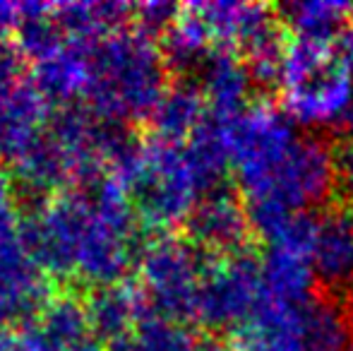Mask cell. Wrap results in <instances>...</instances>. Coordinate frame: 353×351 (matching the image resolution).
Instances as JSON below:
<instances>
[{
	"label": "cell",
	"instance_id": "obj_1",
	"mask_svg": "<svg viewBox=\"0 0 353 351\" xmlns=\"http://www.w3.org/2000/svg\"><path fill=\"white\" fill-rule=\"evenodd\" d=\"M37 263L63 277L111 286L125 274L135 253V226L125 192L116 183L70 192L43 207L29 226Z\"/></svg>",
	"mask_w": 353,
	"mask_h": 351
},
{
	"label": "cell",
	"instance_id": "obj_2",
	"mask_svg": "<svg viewBox=\"0 0 353 351\" xmlns=\"http://www.w3.org/2000/svg\"><path fill=\"white\" fill-rule=\"evenodd\" d=\"M281 97L293 123L339 130L353 106V72L330 43L291 39L283 58Z\"/></svg>",
	"mask_w": 353,
	"mask_h": 351
},
{
	"label": "cell",
	"instance_id": "obj_3",
	"mask_svg": "<svg viewBox=\"0 0 353 351\" xmlns=\"http://www.w3.org/2000/svg\"><path fill=\"white\" fill-rule=\"evenodd\" d=\"M101 111L116 113L118 121L152 113L163 92L161 58L140 37H113L87 63V85Z\"/></svg>",
	"mask_w": 353,
	"mask_h": 351
},
{
	"label": "cell",
	"instance_id": "obj_4",
	"mask_svg": "<svg viewBox=\"0 0 353 351\" xmlns=\"http://www.w3.org/2000/svg\"><path fill=\"white\" fill-rule=\"evenodd\" d=\"M296 123L283 108L272 103L248 106L241 116L228 123L231 166L245 200L262 197L270 190L276 169L298 142Z\"/></svg>",
	"mask_w": 353,
	"mask_h": 351
},
{
	"label": "cell",
	"instance_id": "obj_5",
	"mask_svg": "<svg viewBox=\"0 0 353 351\" xmlns=\"http://www.w3.org/2000/svg\"><path fill=\"white\" fill-rule=\"evenodd\" d=\"M262 301L260 258L250 248L228 258L210 255L197 291L195 320L212 332L236 330Z\"/></svg>",
	"mask_w": 353,
	"mask_h": 351
},
{
	"label": "cell",
	"instance_id": "obj_6",
	"mask_svg": "<svg viewBox=\"0 0 353 351\" xmlns=\"http://www.w3.org/2000/svg\"><path fill=\"white\" fill-rule=\"evenodd\" d=\"M207 258L190 241H157L142 260L144 284L154 310L173 320L195 318L197 291Z\"/></svg>",
	"mask_w": 353,
	"mask_h": 351
},
{
	"label": "cell",
	"instance_id": "obj_7",
	"mask_svg": "<svg viewBox=\"0 0 353 351\" xmlns=\"http://www.w3.org/2000/svg\"><path fill=\"white\" fill-rule=\"evenodd\" d=\"M334 195L336 174L330 140L320 135H301L262 197H274L296 212H310V207L325 205Z\"/></svg>",
	"mask_w": 353,
	"mask_h": 351
},
{
	"label": "cell",
	"instance_id": "obj_8",
	"mask_svg": "<svg viewBox=\"0 0 353 351\" xmlns=\"http://www.w3.org/2000/svg\"><path fill=\"white\" fill-rule=\"evenodd\" d=\"M188 239L202 253L214 258L243 253L250 248V224L245 214V200L241 192L221 185L207 192L185 219Z\"/></svg>",
	"mask_w": 353,
	"mask_h": 351
},
{
	"label": "cell",
	"instance_id": "obj_9",
	"mask_svg": "<svg viewBox=\"0 0 353 351\" xmlns=\"http://www.w3.org/2000/svg\"><path fill=\"white\" fill-rule=\"evenodd\" d=\"M315 279L330 294L353 289V210L334 202L317 217V239L310 255Z\"/></svg>",
	"mask_w": 353,
	"mask_h": 351
},
{
	"label": "cell",
	"instance_id": "obj_10",
	"mask_svg": "<svg viewBox=\"0 0 353 351\" xmlns=\"http://www.w3.org/2000/svg\"><path fill=\"white\" fill-rule=\"evenodd\" d=\"M197 70H200L197 87L212 116L233 121L245 111L252 92V80L245 61L236 51L214 46Z\"/></svg>",
	"mask_w": 353,
	"mask_h": 351
},
{
	"label": "cell",
	"instance_id": "obj_11",
	"mask_svg": "<svg viewBox=\"0 0 353 351\" xmlns=\"http://www.w3.org/2000/svg\"><path fill=\"white\" fill-rule=\"evenodd\" d=\"M301 308L260 301L255 313L233 330L231 351H303Z\"/></svg>",
	"mask_w": 353,
	"mask_h": 351
},
{
	"label": "cell",
	"instance_id": "obj_12",
	"mask_svg": "<svg viewBox=\"0 0 353 351\" xmlns=\"http://www.w3.org/2000/svg\"><path fill=\"white\" fill-rule=\"evenodd\" d=\"M303 351H346L353 339V320L344 296L317 294L301 308Z\"/></svg>",
	"mask_w": 353,
	"mask_h": 351
},
{
	"label": "cell",
	"instance_id": "obj_13",
	"mask_svg": "<svg viewBox=\"0 0 353 351\" xmlns=\"http://www.w3.org/2000/svg\"><path fill=\"white\" fill-rule=\"evenodd\" d=\"M262 301L301 308L315 296V272L310 260L286 253L281 248H267L260 260Z\"/></svg>",
	"mask_w": 353,
	"mask_h": 351
},
{
	"label": "cell",
	"instance_id": "obj_14",
	"mask_svg": "<svg viewBox=\"0 0 353 351\" xmlns=\"http://www.w3.org/2000/svg\"><path fill=\"white\" fill-rule=\"evenodd\" d=\"M281 24L296 39L334 46L353 17V5L341 0H293L276 8Z\"/></svg>",
	"mask_w": 353,
	"mask_h": 351
},
{
	"label": "cell",
	"instance_id": "obj_15",
	"mask_svg": "<svg viewBox=\"0 0 353 351\" xmlns=\"http://www.w3.org/2000/svg\"><path fill=\"white\" fill-rule=\"evenodd\" d=\"M202 339L181 320L152 308L144 310L135 325L111 339V351H200Z\"/></svg>",
	"mask_w": 353,
	"mask_h": 351
},
{
	"label": "cell",
	"instance_id": "obj_16",
	"mask_svg": "<svg viewBox=\"0 0 353 351\" xmlns=\"http://www.w3.org/2000/svg\"><path fill=\"white\" fill-rule=\"evenodd\" d=\"M207 113V101L202 97L197 85H178L171 92H166L159 101V106L154 108V128H157V140L163 142H181L190 140L192 132L205 123Z\"/></svg>",
	"mask_w": 353,
	"mask_h": 351
},
{
	"label": "cell",
	"instance_id": "obj_17",
	"mask_svg": "<svg viewBox=\"0 0 353 351\" xmlns=\"http://www.w3.org/2000/svg\"><path fill=\"white\" fill-rule=\"evenodd\" d=\"M315 239H317V217L312 212L301 210V212H293L286 229L281 231L276 243L270 245V248H281L286 253L301 255V258L310 260L312 248H315Z\"/></svg>",
	"mask_w": 353,
	"mask_h": 351
},
{
	"label": "cell",
	"instance_id": "obj_18",
	"mask_svg": "<svg viewBox=\"0 0 353 351\" xmlns=\"http://www.w3.org/2000/svg\"><path fill=\"white\" fill-rule=\"evenodd\" d=\"M332 164L336 174V202H344L353 190V132H336L330 140Z\"/></svg>",
	"mask_w": 353,
	"mask_h": 351
},
{
	"label": "cell",
	"instance_id": "obj_19",
	"mask_svg": "<svg viewBox=\"0 0 353 351\" xmlns=\"http://www.w3.org/2000/svg\"><path fill=\"white\" fill-rule=\"evenodd\" d=\"M339 56H341V61L346 63V68L353 72V17L339 37Z\"/></svg>",
	"mask_w": 353,
	"mask_h": 351
},
{
	"label": "cell",
	"instance_id": "obj_20",
	"mask_svg": "<svg viewBox=\"0 0 353 351\" xmlns=\"http://www.w3.org/2000/svg\"><path fill=\"white\" fill-rule=\"evenodd\" d=\"M12 14H14L12 8H8V5H0V37H3L10 27H12V22H17V19H12Z\"/></svg>",
	"mask_w": 353,
	"mask_h": 351
},
{
	"label": "cell",
	"instance_id": "obj_21",
	"mask_svg": "<svg viewBox=\"0 0 353 351\" xmlns=\"http://www.w3.org/2000/svg\"><path fill=\"white\" fill-rule=\"evenodd\" d=\"M341 205H349V207H351V210H353V190L349 192V195H346V200H344V202H341Z\"/></svg>",
	"mask_w": 353,
	"mask_h": 351
},
{
	"label": "cell",
	"instance_id": "obj_22",
	"mask_svg": "<svg viewBox=\"0 0 353 351\" xmlns=\"http://www.w3.org/2000/svg\"><path fill=\"white\" fill-rule=\"evenodd\" d=\"M346 351H353V344H351V347H349V349H346Z\"/></svg>",
	"mask_w": 353,
	"mask_h": 351
}]
</instances>
